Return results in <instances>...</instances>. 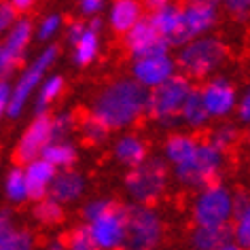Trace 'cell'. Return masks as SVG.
I'll return each mask as SVG.
<instances>
[{"instance_id":"e0dca14e","label":"cell","mask_w":250,"mask_h":250,"mask_svg":"<svg viewBox=\"0 0 250 250\" xmlns=\"http://www.w3.org/2000/svg\"><path fill=\"white\" fill-rule=\"evenodd\" d=\"M112 157H115V161L119 166L132 170V167L145 164L148 159V145L140 134L123 132V134L117 136L115 142H112Z\"/></svg>"},{"instance_id":"ffe728a7","label":"cell","mask_w":250,"mask_h":250,"mask_svg":"<svg viewBox=\"0 0 250 250\" xmlns=\"http://www.w3.org/2000/svg\"><path fill=\"white\" fill-rule=\"evenodd\" d=\"M145 15L142 11V4L136 2V0H115V2L108 4V11H106V23L115 34H127L136 23L140 21V17Z\"/></svg>"},{"instance_id":"44dd1931","label":"cell","mask_w":250,"mask_h":250,"mask_svg":"<svg viewBox=\"0 0 250 250\" xmlns=\"http://www.w3.org/2000/svg\"><path fill=\"white\" fill-rule=\"evenodd\" d=\"M199 140L195 134H189V132H172L167 134V138L164 140V159L167 167H176L185 161H189L193 155H195L197 146H199Z\"/></svg>"},{"instance_id":"4fadbf2b","label":"cell","mask_w":250,"mask_h":250,"mask_svg":"<svg viewBox=\"0 0 250 250\" xmlns=\"http://www.w3.org/2000/svg\"><path fill=\"white\" fill-rule=\"evenodd\" d=\"M180 7H183L185 32L189 41L210 36L212 30L218 26L221 2H216V0H191V2H185Z\"/></svg>"},{"instance_id":"8992f818","label":"cell","mask_w":250,"mask_h":250,"mask_svg":"<svg viewBox=\"0 0 250 250\" xmlns=\"http://www.w3.org/2000/svg\"><path fill=\"white\" fill-rule=\"evenodd\" d=\"M125 237L121 250H157L164 240V218L153 206L123 204Z\"/></svg>"},{"instance_id":"3957f363","label":"cell","mask_w":250,"mask_h":250,"mask_svg":"<svg viewBox=\"0 0 250 250\" xmlns=\"http://www.w3.org/2000/svg\"><path fill=\"white\" fill-rule=\"evenodd\" d=\"M195 89L193 81H189L183 74H174L167 79L164 85L155 87L146 96V110L145 117H148L157 127L166 129V132H174L180 125V108H183L185 100L189 93Z\"/></svg>"},{"instance_id":"30bf717a","label":"cell","mask_w":250,"mask_h":250,"mask_svg":"<svg viewBox=\"0 0 250 250\" xmlns=\"http://www.w3.org/2000/svg\"><path fill=\"white\" fill-rule=\"evenodd\" d=\"M197 91L210 121L212 119H227L235 112L240 93H237V87L231 83V79L225 74H214V77L206 79V83Z\"/></svg>"},{"instance_id":"f35d334b","label":"cell","mask_w":250,"mask_h":250,"mask_svg":"<svg viewBox=\"0 0 250 250\" xmlns=\"http://www.w3.org/2000/svg\"><path fill=\"white\" fill-rule=\"evenodd\" d=\"M64 30H66V41H68V45L72 47V45H77L81 36L87 32V26H85L83 20H72V21L66 23Z\"/></svg>"},{"instance_id":"ab89813d","label":"cell","mask_w":250,"mask_h":250,"mask_svg":"<svg viewBox=\"0 0 250 250\" xmlns=\"http://www.w3.org/2000/svg\"><path fill=\"white\" fill-rule=\"evenodd\" d=\"M235 115H237V121L248 125V121H250V91H244L242 96L237 98Z\"/></svg>"},{"instance_id":"7dc6e473","label":"cell","mask_w":250,"mask_h":250,"mask_svg":"<svg viewBox=\"0 0 250 250\" xmlns=\"http://www.w3.org/2000/svg\"><path fill=\"white\" fill-rule=\"evenodd\" d=\"M0 250H2V248H0Z\"/></svg>"},{"instance_id":"f1b7e54d","label":"cell","mask_w":250,"mask_h":250,"mask_svg":"<svg viewBox=\"0 0 250 250\" xmlns=\"http://www.w3.org/2000/svg\"><path fill=\"white\" fill-rule=\"evenodd\" d=\"M77 129H79L81 138H83L89 146H102L110 138V132L106 129V125L102 121H98V119L93 115H89V112L79 121Z\"/></svg>"},{"instance_id":"603a6c76","label":"cell","mask_w":250,"mask_h":250,"mask_svg":"<svg viewBox=\"0 0 250 250\" xmlns=\"http://www.w3.org/2000/svg\"><path fill=\"white\" fill-rule=\"evenodd\" d=\"M41 159H45L47 164H51L58 172L74 170V164H77V159H79V146L74 145L70 138L51 140L45 148H42Z\"/></svg>"},{"instance_id":"bcb514c9","label":"cell","mask_w":250,"mask_h":250,"mask_svg":"<svg viewBox=\"0 0 250 250\" xmlns=\"http://www.w3.org/2000/svg\"><path fill=\"white\" fill-rule=\"evenodd\" d=\"M0 170H2V164H0Z\"/></svg>"},{"instance_id":"f546056e","label":"cell","mask_w":250,"mask_h":250,"mask_svg":"<svg viewBox=\"0 0 250 250\" xmlns=\"http://www.w3.org/2000/svg\"><path fill=\"white\" fill-rule=\"evenodd\" d=\"M240 127H237L235 123H229V121H225L221 123L216 129H212L210 136H208V145H212L216 148V151H221V153H227L231 146H235L237 142H240Z\"/></svg>"},{"instance_id":"2e32d148","label":"cell","mask_w":250,"mask_h":250,"mask_svg":"<svg viewBox=\"0 0 250 250\" xmlns=\"http://www.w3.org/2000/svg\"><path fill=\"white\" fill-rule=\"evenodd\" d=\"M176 70V62L172 55H157V58H145L132 62V77L142 89L151 91L155 87L164 85L167 79H172Z\"/></svg>"},{"instance_id":"b9f144b4","label":"cell","mask_w":250,"mask_h":250,"mask_svg":"<svg viewBox=\"0 0 250 250\" xmlns=\"http://www.w3.org/2000/svg\"><path fill=\"white\" fill-rule=\"evenodd\" d=\"M9 100H11V83L9 81H0V119L7 117Z\"/></svg>"},{"instance_id":"7a4b0ae2","label":"cell","mask_w":250,"mask_h":250,"mask_svg":"<svg viewBox=\"0 0 250 250\" xmlns=\"http://www.w3.org/2000/svg\"><path fill=\"white\" fill-rule=\"evenodd\" d=\"M229 55V49L223 39L210 34L202 39H193L187 45L176 49V70L189 81L193 79H210L214 77L216 70L225 64Z\"/></svg>"},{"instance_id":"484cf974","label":"cell","mask_w":250,"mask_h":250,"mask_svg":"<svg viewBox=\"0 0 250 250\" xmlns=\"http://www.w3.org/2000/svg\"><path fill=\"white\" fill-rule=\"evenodd\" d=\"M100 51H102V41H100V34L91 32V30H87V32L81 36L77 45H72V64L77 68H87L91 66L93 62L98 60Z\"/></svg>"},{"instance_id":"5bb4252c","label":"cell","mask_w":250,"mask_h":250,"mask_svg":"<svg viewBox=\"0 0 250 250\" xmlns=\"http://www.w3.org/2000/svg\"><path fill=\"white\" fill-rule=\"evenodd\" d=\"M123 45L134 62L145 58H157V55H170V47L159 39L151 21L146 20V15H142L140 21L127 34H123Z\"/></svg>"},{"instance_id":"f6af8a7d","label":"cell","mask_w":250,"mask_h":250,"mask_svg":"<svg viewBox=\"0 0 250 250\" xmlns=\"http://www.w3.org/2000/svg\"><path fill=\"white\" fill-rule=\"evenodd\" d=\"M218 250H242V248H240V246H235L233 242H227V244H225V246H221Z\"/></svg>"},{"instance_id":"277c9868","label":"cell","mask_w":250,"mask_h":250,"mask_svg":"<svg viewBox=\"0 0 250 250\" xmlns=\"http://www.w3.org/2000/svg\"><path fill=\"white\" fill-rule=\"evenodd\" d=\"M58 58H60V45H45L36 53V58L17 74L15 83L11 85V100H9V108H7L9 119L21 117V112L32 102L39 85L42 83V79L51 72V68L55 66Z\"/></svg>"},{"instance_id":"1f68e13d","label":"cell","mask_w":250,"mask_h":250,"mask_svg":"<svg viewBox=\"0 0 250 250\" xmlns=\"http://www.w3.org/2000/svg\"><path fill=\"white\" fill-rule=\"evenodd\" d=\"M49 125H51V140H66L79 125V119L70 110H58L49 115Z\"/></svg>"},{"instance_id":"8fae6325","label":"cell","mask_w":250,"mask_h":250,"mask_svg":"<svg viewBox=\"0 0 250 250\" xmlns=\"http://www.w3.org/2000/svg\"><path fill=\"white\" fill-rule=\"evenodd\" d=\"M146 20L151 21L153 30L170 49H180L189 42L185 32V21H183V7L178 2L166 0L159 9H155L146 15Z\"/></svg>"},{"instance_id":"6da1fadb","label":"cell","mask_w":250,"mask_h":250,"mask_svg":"<svg viewBox=\"0 0 250 250\" xmlns=\"http://www.w3.org/2000/svg\"><path fill=\"white\" fill-rule=\"evenodd\" d=\"M146 96L148 91L142 89L132 77H119L96 93V98L91 100L89 115L102 121L110 134H123L145 117Z\"/></svg>"},{"instance_id":"d6a6232c","label":"cell","mask_w":250,"mask_h":250,"mask_svg":"<svg viewBox=\"0 0 250 250\" xmlns=\"http://www.w3.org/2000/svg\"><path fill=\"white\" fill-rule=\"evenodd\" d=\"M2 250H36V237L28 229H13L7 237L0 240Z\"/></svg>"},{"instance_id":"e575fe53","label":"cell","mask_w":250,"mask_h":250,"mask_svg":"<svg viewBox=\"0 0 250 250\" xmlns=\"http://www.w3.org/2000/svg\"><path fill=\"white\" fill-rule=\"evenodd\" d=\"M66 250H96L85 225L74 227L66 237Z\"/></svg>"},{"instance_id":"4316f807","label":"cell","mask_w":250,"mask_h":250,"mask_svg":"<svg viewBox=\"0 0 250 250\" xmlns=\"http://www.w3.org/2000/svg\"><path fill=\"white\" fill-rule=\"evenodd\" d=\"M2 193H4V199H7L11 206H21L28 202V187H26L21 166H11L9 170L4 172Z\"/></svg>"},{"instance_id":"7c38bea8","label":"cell","mask_w":250,"mask_h":250,"mask_svg":"<svg viewBox=\"0 0 250 250\" xmlns=\"http://www.w3.org/2000/svg\"><path fill=\"white\" fill-rule=\"evenodd\" d=\"M96 250H121L125 237V212L123 204H117L104 216L85 225Z\"/></svg>"},{"instance_id":"ee69618b","label":"cell","mask_w":250,"mask_h":250,"mask_svg":"<svg viewBox=\"0 0 250 250\" xmlns=\"http://www.w3.org/2000/svg\"><path fill=\"white\" fill-rule=\"evenodd\" d=\"M47 250H66V240L64 237H51L47 242Z\"/></svg>"},{"instance_id":"cb8c5ba5","label":"cell","mask_w":250,"mask_h":250,"mask_svg":"<svg viewBox=\"0 0 250 250\" xmlns=\"http://www.w3.org/2000/svg\"><path fill=\"white\" fill-rule=\"evenodd\" d=\"M231 242V227H193L189 233L191 250H218Z\"/></svg>"},{"instance_id":"836d02e7","label":"cell","mask_w":250,"mask_h":250,"mask_svg":"<svg viewBox=\"0 0 250 250\" xmlns=\"http://www.w3.org/2000/svg\"><path fill=\"white\" fill-rule=\"evenodd\" d=\"M117 206L115 199L110 197H93V199H87V202L83 204V210H81V214H83V221L85 225L96 221V218L104 216L108 210H112Z\"/></svg>"},{"instance_id":"5b68a950","label":"cell","mask_w":250,"mask_h":250,"mask_svg":"<svg viewBox=\"0 0 250 250\" xmlns=\"http://www.w3.org/2000/svg\"><path fill=\"white\" fill-rule=\"evenodd\" d=\"M170 185V167L161 157H148L145 164L127 170L123 178L125 193L132 204L153 206L157 199L164 197Z\"/></svg>"},{"instance_id":"4dcf8cb0","label":"cell","mask_w":250,"mask_h":250,"mask_svg":"<svg viewBox=\"0 0 250 250\" xmlns=\"http://www.w3.org/2000/svg\"><path fill=\"white\" fill-rule=\"evenodd\" d=\"M64 214H66L64 206L53 202L51 197H45V199H41V202H36L32 208L34 221H39L41 225H47V227H53V225L62 223L64 221Z\"/></svg>"},{"instance_id":"74e56055","label":"cell","mask_w":250,"mask_h":250,"mask_svg":"<svg viewBox=\"0 0 250 250\" xmlns=\"http://www.w3.org/2000/svg\"><path fill=\"white\" fill-rule=\"evenodd\" d=\"M77 9L83 17L91 20V17H96V15H102V11L106 9V2L104 0H81L77 4Z\"/></svg>"},{"instance_id":"9a60e30c","label":"cell","mask_w":250,"mask_h":250,"mask_svg":"<svg viewBox=\"0 0 250 250\" xmlns=\"http://www.w3.org/2000/svg\"><path fill=\"white\" fill-rule=\"evenodd\" d=\"M51 115V112H49ZM49 115L34 117L28 123V127L23 129V134L17 140L15 146V159L20 164H30V161L39 159L42 148L51 142V125H49Z\"/></svg>"},{"instance_id":"7402d4cb","label":"cell","mask_w":250,"mask_h":250,"mask_svg":"<svg viewBox=\"0 0 250 250\" xmlns=\"http://www.w3.org/2000/svg\"><path fill=\"white\" fill-rule=\"evenodd\" d=\"M66 91V79L64 74L60 72H49L42 83L39 85L34 98H32V112L34 117H41V115H49L51 106L58 102L62 98V93Z\"/></svg>"},{"instance_id":"d4e9b609","label":"cell","mask_w":250,"mask_h":250,"mask_svg":"<svg viewBox=\"0 0 250 250\" xmlns=\"http://www.w3.org/2000/svg\"><path fill=\"white\" fill-rule=\"evenodd\" d=\"M178 119H180V123H185L189 129H193V132H202V129H206L210 125V117H208V112H206L204 104H202L197 87L189 93V98L185 100Z\"/></svg>"},{"instance_id":"d590c367","label":"cell","mask_w":250,"mask_h":250,"mask_svg":"<svg viewBox=\"0 0 250 250\" xmlns=\"http://www.w3.org/2000/svg\"><path fill=\"white\" fill-rule=\"evenodd\" d=\"M225 9V13H229L237 21H246L250 15V2L248 0H225L221 4Z\"/></svg>"},{"instance_id":"7bdbcfd3","label":"cell","mask_w":250,"mask_h":250,"mask_svg":"<svg viewBox=\"0 0 250 250\" xmlns=\"http://www.w3.org/2000/svg\"><path fill=\"white\" fill-rule=\"evenodd\" d=\"M85 26H87V30H91V32L100 34V32H102V30H104L106 21H104V17H102V15H96V17H91L89 21H85Z\"/></svg>"},{"instance_id":"d6986e66","label":"cell","mask_w":250,"mask_h":250,"mask_svg":"<svg viewBox=\"0 0 250 250\" xmlns=\"http://www.w3.org/2000/svg\"><path fill=\"white\" fill-rule=\"evenodd\" d=\"M21 167H23V178H26V187H28V202L36 204L41 199H45L49 195V187H51L58 170L41 157Z\"/></svg>"},{"instance_id":"83f0119b","label":"cell","mask_w":250,"mask_h":250,"mask_svg":"<svg viewBox=\"0 0 250 250\" xmlns=\"http://www.w3.org/2000/svg\"><path fill=\"white\" fill-rule=\"evenodd\" d=\"M66 26V17L60 11H51V13L42 15L39 21L34 23V39L42 42V45H51V41L58 39V34Z\"/></svg>"},{"instance_id":"52a82bcc","label":"cell","mask_w":250,"mask_h":250,"mask_svg":"<svg viewBox=\"0 0 250 250\" xmlns=\"http://www.w3.org/2000/svg\"><path fill=\"white\" fill-rule=\"evenodd\" d=\"M223 170H225V153L216 151L212 145L202 140L195 155L185 164L170 167V174L180 187L199 191L204 187L216 183Z\"/></svg>"},{"instance_id":"8d00e7d4","label":"cell","mask_w":250,"mask_h":250,"mask_svg":"<svg viewBox=\"0 0 250 250\" xmlns=\"http://www.w3.org/2000/svg\"><path fill=\"white\" fill-rule=\"evenodd\" d=\"M20 20V15L13 11L11 2H0V39L13 28V23Z\"/></svg>"},{"instance_id":"ba28073f","label":"cell","mask_w":250,"mask_h":250,"mask_svg":"<svg viewBox=\"0 0 250 250\" xmlns=\"http://www.w3.org/2000/svg\"><path fill=\"white\" fill-rule=\"evenodd\" d=\"M233 214V191L225 183H212L197 191L191 204L195 227H229Z\"/></svg>"},{"instance_id":"9c48e42d","label":"cell","mask_w":250,"mask_h":250,"mask_svg":"<svg viewBox=\"0 0 250 250\" xmlns=\"http://www.w3.org/2000/svg\"><path fill=\"white\" fill-rule=\"evenodd\" d=\"M34 41V21L28 15L20 17L0 41V81L13 79L26 60L28 47Z\"/></svg>"},{"instance_id":"60d3db41","label":"cell","mask_w":250,"mask_h":250,"mask_svg":"<svg viewBox=\"0 0 250 250\" xmlns=\"http://www.w3.org/2000/svg\"><path fill=\"white\" fill-rule=\"evenodd\" d=\"M13 229H15L13 212H11L9 208H0V240H2V237H7Z\"/></svg>"},{"instance_id":"ac0fdd59","label":"cell","mask_w":250,"mask_h":250,"mask_svg":"<svg viewBox=\"0 0 250 250\" xmlns=\"http://www.w3.org/2000/svg\"><path fill=\"white\" fill-rule=\"evenodd\" d=\"M85 191H87L85 174H81L79 170H64L55 174L47 197H51L60 206H68V204L79 202L85 195Z\"/></svg>"}]
</instances>
